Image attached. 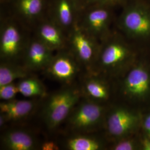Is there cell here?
Here are the masks:
<instances>
[{"label": "cell", "instance_id": "obj_7", "mask_svg": "<svg viewBox=\"0 0 150 150\" xmlns=\"http://www.w3.org/2000/svg\"><path fill=\"white\" fill-rule=\"evenodd\" d=\"M35 36L53 51L68 48L67 35L47 15L36 23Z\"/></svg>", "mask_w": 150, "mask_h": 150}, {"label": "cell", "instance_id": "obj_16", "mask_svg": "<svg viewBox=\"0 0 150 150\" xmlns=\"http://www.w3.org/2000/svg\"><path fill=\"white\" fill-rule=\"evenodd\" d=\"M149 87V78L146 72L142 69L132 70L125 82V88L127 92L134 95L144 93Z\"/></svg>", "mask_w": 150, "mask_h": 150}, {"label": "cell", "instance_id": "obj_26", "mask_svg": "<svg viewBox=\"0 0 150 150\" xmlns=\"http://www.w3.org/2000/svg\"><path fill=\"white\" fill-rule=\"evenodd\" d=\"M143 148L145 150H150V140L145 139L142 142Z\"/></svg>", "mask_w": 150, "mask_h": 150}, {"label": "cell", "instance_id": "obj_11", "mask_svg": "<svg viewBox=\"0 0 150 150\" xmlns=\"http://www.w3.org/2000/svg\"><path fill=\"white\" fill-rule=\"evenodd\" d=\"M38 141L32 133L23 129H11L1 137V147L8 150H33L38 147Z\"/></svg>", "mask_w": 150, "mask_h": 150}, {"label": "cell", "instance_id": "obj_13", "mask_svg": "<svg viewBox=\"0 0 150 150\" xmlns=\"http://www.w3.org/2000/svg\"><path fill=\"white\" fill-rule=\"evenodd\" d=\"M136 122V116L126 110H114L107 120V129L114 136H122L132 129Z\"/></svg>", "mask_w": 150, "mask_h": 150}, {"label": "cell", "instance_id": "obj_3", "mask_svg": "<svg viewBox=\"0 0 150 150\" xmlns=\"http://www.w3.org/2000/svg\"><path fill=\"white\" fill-rule=\"evenodd\" d=\"M102 112L100 105L85 98L76 105L66 121L70 129L76 134H87L100 121Z\"/></svg>", "mask_w": 150, "mask_h": 150}, {"label": "cell", "instance_id": "obj_9", "mask_svg": "<svg viewBox=\"0 0 150 150\" xmlns=\"http://www.w3.org/2000/svg\"><path fill=\"white\" fill-rule=\"evenodd\" d=\"M14 15L23 23H37L46 16L48 0H10Z\"/></svg>", "mask_w": 150, "mask_h": 150}, {"label": "cell", "instance_id": "obj_27", "mask_svg": "<svg viewBox=\"0 0 150 150\" xmlns=\"http://www.w3.org/2000/svg\"><path fill=\"white\" fill-rule=\"evenodd\" d=\"M7 121L6 120L5 116L0 113V127H2L3 126H4V125H5L6 123H7Z\"/></svg>", "mask_w": 150, "mask_h": 150}, {"label": "cell", "instance_id": "obj_21", "mask_svg": "<svg viewBox=\"0 0 150 150\" xmlns=\"http://www.w3.org/2000/svg\"><path fill=\"white\" fill-rule=\"evenodd\" d=\"M19 93L17 83L12 82L0 86V99L2 101H9L15 98Z\"/></svg>", "mask_w": 150, "mask_h": 150}, {"label": "cell", "instance_id": "obj_8", "mask_svg": "<svg viewBox=\"0 0 150 150\" xmlns=\"http://www.w3.org/2000/svg\"><path fill=\"white\" fill-rule=\"evenodd\" d=\"M54 56V51L35 36L27 43L22 57L23 64L31 72L44 71Z\"/></svg>", "mask_w": 150, "mask_h": 150}, {"label": "cell", "instance_id": "obj_18", "mask_svg": "<svg viewBox=\"0 0 150 150\" xmlns=\"http://www.w3.org/2000/svg\"><path fill=\"white\" fill-rule=\"evenodd\" d=\"M123 25L129 31L137 34H145L150 31V20L139 11L127 12L123 17Z\"/></svg>", "mask_w": 150, "mask_h": 150}, {"label": "cell", "instance_id": "obj_23", "mask_svg": "<svg viewBox=\"0 0 150 150\" xmlns=\"http://www.w3.org/2000/svg\"><path fill=\"white\" fill-rule=\"evenodd\" d=\"M116 0H77L78 5L79 7L80 10L88 6H90L91 5H92V4L93 2H113L115 1Z\"/></svg>", "mask_w": 150, "mask_h": 150}, {"label": "cell", "instance_id": "obj_4", "mask_svg": "<svg viewBox=\"0 0 150 150\" xmlns=\"http://www.w3.org/2000/svg\"><path fill=\"white\" fill-rule=\"evenodd\" d=\"M82 67L68 48L57 51L44 70L51 79L67 85H71Z\"/></svg>", "mask_w": 150, "mask_h": 150}, {"label": "cell", "instance_id": "obj_12", "mask_svg": "<svg viewBox=\"0 0 150 150\" xmlns=\"http://www.w3.org/2000/svg\"><path fill=\"white\" fill-rule=\"evenodd\" d=\"M33 100H18L13 99L0 103V113L3 114L7 122L16 121L27 118L37 106Z\"/></svg>", "mask_w": 150, "mask_h": 150}, {"label": "cell", "instance_id": "obj_24", "mask_svg": "<svg viewBox=\"0 0 150 150\" xmlns=\"http://www.w3.org/2000/svg\"><path fill=\"white\" fill-rule=\"evenodd\" d=\"M41 149L42 150H59V147L55 142L47 141L42 144Z\"/></svg>", "mask_w": 150, "mask_h": 150}, {"label": "cell", "instance_id": "obj_5", "mask_svg": "<svg viewBox=\"0 0 150 150\" xmlns=\"http://www.w3.org/2000/svg\"><path fill=\"white\" fill-rule=\"evenodd\" d=\"M68 48L81 66L90 70L96 55L94 38L77 23L67 35Z\"/></svg>", "mask_w": 150, "mask_h": 150}, {"label": "cell", "instance_id": "obj_6", "mask_svg": "<svg viewBox=\"0 0 150 150\" xmlns=\"http://www.w3.org/2000/svg\"><path fill=\"white\" fill-rule=\"evenodd\" d=\"M79 11L77 0H50L47 15L68 35L77 23Z\"/></svg>", "mask_w": 150, "mask_h": 150}, {"label": "cell", "instance_id": "obj_25", "mask_svg": "<svg viewBox=\"0 0 150 150\" xmlns=\"http://www.w3.org/2000/svg\"><path fill=\"white\" fill-rule=\"evenodd\" d=\"M145 129L150 136V115L146 118L145 122Z\"/></svg>", "mask_w": 150, "mask_h": 150}, {"label": "cell", "instance_id": "obj_2", "mask_svg": "<svg viewBox=\"0 0 150 150\" xmlns=\"http://www.w3.org/2000/svg\"><path fill=\"white\" fill-rule=\"evenodd\" d=\"M15 16L6 17L1 23L0 57L1 61L18 62L22 59L27 39L22 23Z\"/></svg>", "mask_w": 150, "mask_h": 150}, {"label": "cell", "instance_id": "obj_19", "mask_svg": "<svg viewBox=\"0 0 150 150\" xmlns=\"http://www.w3.org/2000/svg\"><path fill=\"white\" fill-rule=\"evenodd\" d=\"M17 85L19 93L26 97L43 98L47 95L46 87L42 82L31 75L20 80Z\"/></svg>", "mask_w": 150, "mask_h": 150}, {"label": "cell", "instance_id": "obj_15", "mask_svg": "<svg viewBox=\"0 0 150 150\" xmlns=\"http://www.w3.org/2000/svg\"><path fill=\"white\" fill-rule=\"evenodd\" d=\"M81 90L85 98L95 102L105 100L108 96L107 87L102 81L87 74L83 79Z\"/></svg>", "mask_w": 150, "mask_h": 150}, {"label": "cell", "instance_id": "obj_10", "mask_svg": "<svg viewBox=\"0 0 150 150\" xmlns=\"http://www.w3.org/2000/svg\"><path fill=\"white\" fill-rule=\"evenodd\" d=\"M109 17V12L105 8L88 6L80 10L77 24L95 38L105 30Z\"/></svg>", "mask_w": 150, "mask_h": 150}, {"label": "cell", "instance_id": "obj_22", "mask_svg": "<svg viewBox=\"0 0 150 150\" xmlns=\"http://www.w3.org/2000/svg\"><path fill=\"white\" fill-rule=\"evenodd\" d=\"M113 149L115 150H132L134 149V144L131 141H122L115 145Z\"/></svg>", "mask_w": 150, "mask_h": 150}, {"label": "cell", "instance_id": "obj_14", "mask_svg": "<svg viewBox=\"0 0 150 150\" xmlns=\"http://www.w3.org/2000/svg\"><path fill=\"white\" fill-rule=\"evenodd\" d=\"M31 72L23 64L15 62L1 61L0 86L26 78L31 75Z\"/></svg>", "mask_w": 150, "mask_h": 150}, {"label": "cell", "instance_id": "obj_17", "mask_svg": "<svg viewBox=\"0 0 150 150\" xmlns=\"http://www.w3.org/2000/svg\"><path fill=\"white\" fill-rule=\"evenodd\" d=\"M126 55L127 50L122 45L110 43L104 48L100 56V64L104 67H115L123 62Z\"/></svg>", "mask_w": 150, "mask_h": 150}, {"label": "cell", "instance_id": "obj_28", "mask_svg": "<svg viewBox=\"0 0 150 150\" xmlns=\"http://www.w3.org/2000/svg\"><path fill=\"white\" fill-rule=\"evenodd\" d=\"M1 1H2L3 2H7L9 1L10 0H1Z\"/></svg>", "mask_w": 150, "mask_h": 150}, {"label": "cell", "instance_id": "obj_1", "mask_svg": "<svg viewBox=\"0 0 150 150\" xmlns=\"http://www.w3.org/2000/svg\"><path fill=\"white\" fill-rule=\"evenodd\" d=\"M82 97L81 88L71 85L49 97L42 112L47 128L54 130L66 121Z\"/></svg>", "mask_w": 150, "mask_h": 150}, {"label": "cell", "instance_id": "obj_20", "mask_svg": "<svg viewBox=\"0 0 150 150\" xmlns=\"http://www.w3.org/2000/svg\"><path fill=\"white\" fill-rule=\"evenodd\" d=\"M65 147L69 150H98L101 149V144L85 134H76L67 139Z\"/></svg>", "mask_w": 150, "mask_h": 150}]
</instances>
